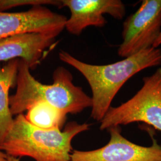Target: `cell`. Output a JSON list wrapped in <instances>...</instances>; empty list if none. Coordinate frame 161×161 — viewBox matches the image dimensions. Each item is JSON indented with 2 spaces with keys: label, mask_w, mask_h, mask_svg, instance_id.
I'll list each match as a JSON object with an SVG mask.
<instances>
[{
  "label": "cell",
  "mask_w": 161,
  "mask_h": 161,
  "mask_svg": "<svg viewBox=\"0 0 161 161\" xmlns=\"http://www.w3.org/2000/svg\"><path fill=\"white\" fill-rule=\"evenodd\" d=\"M56 38L50 35L27 33L0 40V62L22 59L30 69H35L47 50L55 44Z\"/></svg>",
  "instance_id": "obj_9"
},
{
  "label": "cell",
  "mask_w": 161,
  "mask_h": 161,
  "mask_svg": "<svg viewBox=\"0 0 161 161\" xmlns=\"http://www.w3.org/2000/svg\"><path fill=\"white\" fill-rule=\"evenodd\" d=\"M0 161H7V155L0 148Z\"/></svg>",
  "instance_id": "obj_13"
},
{
  "label": "cell",
  "mask_w": 161,
  "mask_h": 161,
  "mask_svg": "<svg viewBox=\"0 0 161 161\" xmlns=\"http://www.w3.org/2000/svg\"><path fill=\"white\" fill-rule=\"evenodd\" d=\"M90 124L70 122L64 130H43L35 127L24 114L14 118L0 148L7 155L30 157L35 161H69L72 141L76 136L90 129Z\"/></svg>",
  "instance_id": "obj_3"
},
{
  "label": "cell",
  "mask_w": 161,
  "mask_h": 161,
  "mask_svg": "<svg viewBox=\"0 0 161 161\" xmlns=\"http://www.w3.org/2000/svg\"><path fill=\"white\" fill-rule=\"evenodd\" d=\"M7 161H20V159L12 156L7 155Z\"/></svg>",
  "instance_id": "obj_15"
},
{
  "label": "cell",
  "mask_w": 161,
  "mask_h": 161,
  "mask_svg": "<svg viewBox=\"0 0 161 161\" xmlns=\"http://www.w3.org/2000/svg\"><path fill=\"white\" fill-rule=\"evenodd\" d=\"M67 19L43 6H32L25 12H0V40L27 33L56 37L64 29Z\"/></svg>",
  "instance_id": "obj_7"
},
{
  "label": "cell",
  "mask_w": 161,
  "mask_h": 161,
  "mask_svg": "<svg viewBox=\"0 0 161 161\" xmlns=\"http://www.w3.org/2000/svg\"><path fill=\"white\" fill-rule=\"evenodd\" d=\"M61 61L78 70L87 80L92 92L91 117L102 120L117 93L127 80L138 72L161 65V49L150 47L114 64H86L68 53L58 54Z\"/></svg>",
  "instance_id": "obj_1"
},
{
  "label": "cell",
  "mask_w": 161,
  "mask_h": 161,
  "mask_svg": "<svg viewBox=\"0 0 161 161\" xmlns=\"http://www.w3.org/2000/svg\"><path fill=\"white\" fill-rule=\"evenodd\" d=\"M46 4L56 6L61 8L62 1L54 0H0V12H4L18 6H43Z\"/></svg>",
  "instance_id": "obj_12"
},
{
  "label": "cell",
  "mask_w": 161,
  "mask_h": 161,
  "mask_svg": "<svg viewBox=\"0 0 161 161\" xmlns=\"http://www.w3.org/2000/svg\"><path fill=\"white\" fill-rule=\"evenodd\" d=\"M26 112L27 121L43 130H62L67 119V114L62 110L44 102L34 104Z\"/></svg>",
  "instance_id": "obj_11"
},
{
  "label": "cell",
  "mask_w": 161,
  "mask_h": 161,
  "mask_svg": "<svg viewBox=\"0 0 161 161\" xmlns=\"http://www.w3.org/2000/svg\"><path fill=\"white\" fill-rule=\"evenodd\" d=\"M161 45V32L160 34L159 35L158 38H157V40L155 41V42L154 43L153 47V48H158V47Z\"/></svg>",
  "instance_id": "obj_14"
},
{
  "label": "cell",
  "mask_w": 161,
  "mask_h": 161,
  "mask_svg": "<svg viewBox=\"0 0 161 161\" xmlns=\"http://www.w3.org/2000/svg\"><path fill=\"white\" fill-rule=\"evenodd\" d=\"M109 142L103 147L90 151L74 150L69 161H161V145L152 136V144L143 146L124 137L120 127H112Z\"/></svg>",
  "instance_id": "obj_6"
},
{
  "label": "cell",
  "mask_w": 161,
  "mask_h": 161,
  "mask_svg": "<svg viewBox=\"0 0 161 161\" xmlns=\"http://www.w3.org/2000/svg\"><path fill=\"white\" fill-rule=\"evenodd\" d=\"M19 60H10L0 68V146L14 120L10 108L9 90L16 86Z\"/></svg>",
  "instance_id": "obj_10"
},
{
  "label": "cell",
  "mask_w": 161,
  "mask_h": 161,
  "mask_svg": "<svg viewBox=\"0 0 161 161\" xmlns=\"http://www.w3.org/2000/svg\"><path fill=\"white\" fill-rule=\"evenodd\" d=\"M118 54L126 58L153 47L161 32V0H143L123 23Z\"/></svg>",
  "instance_id": "obj_5"
},
{
  "label": "cell",
  "mask_w": 161,
  "mask_h": 161,
  "mask_svg": "<svg viewBox=\"0 0 161 161\" xmlns=\"http://www.w3.org/2000/svg\"><path fill=\"white\" fill-rule=\"evenodd\" d=\"M62 7H68L71 13L64 28L69 33L80 35L89 26L102 28L107 23L104 14L121 20L126 13L121 0H62Z\"/></svg>",
  "instance_id": "obj_8"
},
{
  "label": "cell",
  "mask_w": 161,
  "mask_h": 161,
  "mask_svg": "<svg viewBox=\"0 0 161 161\" xmlns=\"http://www.w3.org/2000/svg\"><path fill=\"white\" fill-rule=\"evenodd\" d=\"M29 64L20 59L16 86V92L10 96L12 115L23 114L39 102L50 104L66 114H77L92 107V98L80 86L73 83V76L68 70L58 67L53 73V83L43 84L36 80L30 72Z\"/></svg>",
  "instance_id": "obj_2"
},
{
  "label": "cell",
  "mask_w": 161,
  "mask_h": 161,
  "mask_svg": "<svg viewBox=\"0 0 161 161\" xmlns=\"http://www.w3.org/2000/svg\"><path fill=\"white\" fill-rule=\"evenodd\" d=\"M136 94L117 107H110L100 121V130L143 122L161 131V67L143 80Z\"/></svg>",
  "instance_id": "obj_4"
}]
</instances>
